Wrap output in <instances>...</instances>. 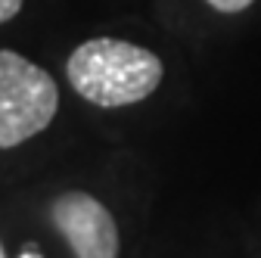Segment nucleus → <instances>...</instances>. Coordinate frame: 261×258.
I'll return each instance as SVG.
<instances>
[{
	"mask_svg": "<svg viewBox=\"0 0 261 258\" xmlns=\"http://www.w3.org/2000/svg\"><path fill=\"white\" fill-rule=\"evenodd\" d=\"M65 75L78 96L87 103L118 109L140 103L162 84L165 66L162 59L130 41L118 38H93L72 50L65 62Z\"/></svg>",
	"mask_w": 261,
	"mask_h": 258,
	"instance_id": "nucleus-1",
	"label": "nucleus"
},
{
	"mask_svg": "<svg viewBox=\"0 0 261 258\" xmlns=\"http://www.w3.org/2000/svg\"><path fill=\"white\" fill-rule=\"evenodd\" d=\"M59 87L31 59L0 50V149H13L38 137L56 118Z\"/></svg>",
	"mask_w": 261,
	"mask_h": 258,
	"instance_id": "nucleus-2",
	"label": "nucleus"
},
{
	"mask_svg": "<svg viewBox=\"0 0 261 258\" xmlns=\"http://www.w3.org/2000/svg\"><path fill=\"white\" fill-rule=\"evenodd\" d=\"M50 221L78 258H118V224L90 193H59L50 202Z\"/></svg>",
	"mask_w": 261,
	"mask_h": 258,
	"instance_id": "nucleus-3",
	"label": "nucleus"
},
{
	"mask_svg": "<svg viewBox=\"0 0 261 258\" xmlns=\"http://www.w3.org/2000/svg\"><path fill=\"white\" fill-rule=\"evenodd\" d=\"M205 4L212 7V10H218V13H227V16H233V13H243V10H249L255 0H205Z\"/></svg>",
	"mask_w": 261,
	"mask_h": 258,
	"instance_id": "nucleus-4",
	"label": "nucleus"
},
{
	"mask_svg": "<svg viewBox=\"0 0 261 258\" xmlns=\"http://www.w3.org/2000/svg\"><path fill=\"white\" fill-rule=\"evenodd\" d=\"M22 4H25V0H0V25L10 22V19H16L19 10H22Z\"/></svg>",
	"mask_w": 261,
	"mask_h": 258,
	"instance_id": "nucleus-5",
	"label": "nucleus"
},
{
	"mask_svg": "<svg viewBox=\"0 0 261 258\" xmlns=\"http://www.w3.org/2000/svg\"><path fill=\"white\" fill-rule=\"evenodd\" d=\"M19 258H41V255H38V246H35V243H28V246H25V252H22Z\"/></svg>",
	"mask_w": 261,
	"mask_h": 258,
	"instance_id": "nucleus-6",
	"label": "nucleus"
},
{
	"mask_svg": "<svg viewBox=\"0 0 261 258\" xmlns=\"http://www.w3.org/2000/svg\"><path fill=\"white\" fill-rule=\"evenodd\" d=\"M0 258H7V252H4V246H0Z\"/></svg>",
	"mask_w": 261,
	"mask_h": 258,
	"instance_id": "nucleus-7",
	"label": "nucleus"
}]
</instances>
